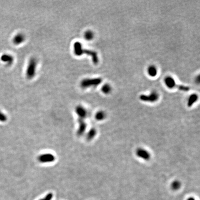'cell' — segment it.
<instances>
[{"label":"cell","mask_w":200,"mask_h":200,"mask_svg":"<svg viewBox=\"0 0 200 200\" xmlns=\"http://www.w3.org/2000/svg\"><path fill=\"white\" fill-rule=\"evenodd\" d=\"M73 51L76 56L80 57L83 54L90 56L92 60L95 64H97L99 62V57L96 51L88 49H84L82 45L80 42H76L73 45Z\"/></svg>","instance_id":"1"},{"label":"cell","mask_w":200,"mask_h":200,"mask_svg":"<svg viewBox=\"0 0 200 200\" xmlns=\"http://www.w3.org/2000/svg\"><path fill=\"white\" fill-rule=\"evenodd\" d=\"M7 120V116L4 114L3 113V112L0 111V122H4Z\"/></svg>","instance_id":"18"},{"label":"cell","mask_w":200,"mask_h":200,"mask_svg":"<svg viewBox=\"0 0 200 200\" xmlns=\"http://www.w3.org/2000/svg\"><path fill=\"white\" fill-rule=\"evenodd\" d=\"M178 89L180 91H189V88L187 86H183L182 85H178Z\"/></svg>","instance_id":"19"},{"label":"cell","mask_w":200,"mask_h":200,"mask_svg":"<svg viewBox=\"0 0 200 200\" xmlns=\"http://www.w3.org/2000/svg\"><path fill=\"white\" fill-rule=\"evenodd\" d=\"M102 82L101 78H87L83 79L80 82V87L82 89L97 87Z\"/></svg>","instance_id":"3"},{"label":"cell","mask_w":200,"mask_h":200,"mask_svg":"<svg viewBox=\"0 0 200 200\" xmlns=\"http://www.w3.org/2000/svg\"><path fill=\"white\" fill-rule=\"evenodd\" d=\"M75 112L78 116V120H84L88 116V111L85 107L82 105H78L75 108Z\"/></svg>","instance_id":"6"},{"label":"cell","mask_w":200,"mask_h":200,"mask_svg":"<svg viewBox=\"0 0 200 200\" xmlns=\"http://www.w3.org/2000/svg\"><path fill=\"white\" fill-rule=\"evenodd\" d=\"M148 74L152 77H154L157 74V69L154 66H150L147 69Z\"/></svg>","instance_id":"15"},{"label":"cell","mask_w":200,"mask_h":200,"mask_svg":"<svg viewBox=\"0 0 200 200\" xmlns=\"http://www.w3.org/2000/svg\"><path fill=\"white\" fill-rule=\"evenodd\" d=\"M97 133V131L94 128H92L89 131L87 134V141H91L92 139H94L95 137L96 136Z\"/></svg>","instance_id":"12"},{"label":"cell","mask_w":200,"mask_h":200,"mask_svg":"<svg viewBox=\"0 0 200 200\" xmlns=\"http://www.w3.org/2000/svg\"><path fill=\"white\" fill-rule=\"evenodd\" d=\"M158 98H159V95L156 92H153L149 95H141L139 97V99L141 100L142 101L150 102V103L155 102L158 100Z\"/></svg>","instance_id":"4"},{"label":"cell","mask_w":200,"mask_h":200,"mask_svg":"<svg viewBox=\"0 0 200 200\" xmlns=\"http://www.w3.org/2000/svg\"><path fill=\"white\" fill-rule=\"evenodd\" d=\"M94 33L91 30H87L84 33L83 37L85 40L87 41H91L94 38Z\"/></svg>","instance_id":"14"},{"label":"cell","mask_w":200,"mask_h":200,"mask_svg":"<svg viewBox=\"0 0 200 200\" xmlns=\"http://www.w3.org/2000/svg\"><path fill=\"white\" fill-rule=\"evenodd\" d=\"M55 157L53 154L44 153L39 155L38 157V160L41 163H50L55 161Z\"/></svg>","instance_id":"5"},{"label":"cell","mask_w":200,"mask_h":200,"mask_svg":"<svg viewBox=\"0 0 200 200\" xmlns=\"http://www.w3.org/2000/svg\"><path fill=\"white\" fill-rule=\"evenodd\" d=\"M180 182L178 181H175L172 184V187L174 189H176L180 187Z\"/></svg>","instance_id":"20"},{"label":"cell","mask_w":200,"mask_h":200,"mask_svg":"<svg viewBox=\"0 0 200 200\" xmlns=\"http://www.w3.org/2000/svg\"><path fill=\"white\" fill-rule=\"evenodd\" d=\"M106 114L103 111H99L97 112L95 115V119L99 121L103 120L106 117Z\"/></svg>","instance_id":"16"},{"label":"cell","mask_w":200,"mask_h":200,"mask_svg":"<svg viewBox=\"0 0 200 200\" xmlns=\"http://www.w3.org/2000/svg\"><path fill=\"white\" fill-rule=\"evenodd\" d=\"M164 82L166 83V85L168 88L172 89L174 88H178V84H176L173 78H172V76H167L166 78L164 79Z\"/></svg>","instance_id":"9"},{"label":"cell","mask_w":200,"mask_h":200,"mask_svg":"<svg viewBox=\"0 0 200 200\" xmlns=\"http://www.w3.org/2000/svg\"><path fill=\"white\" fill-rule=\"evenodd\" d=\"M38 61L35 57H32L29 60L27 68H26V78L28 79H32L34 78L36 73Z\"/></svg>","instance_id":"2"},{"label":"cell","mask_w":200,"mask_h":200,"mask_svg":"<svg viewBox=\"0 0 200 200\" xmlns=\"http://www.w3.org/2000/svg\"><path fill=\"white\" fill-rule=\"evenodd\" d=\"M25 35L23 33H18L14 37L13 42L14 45H20L25 41Z\"/></svg>","instance_id":"10"},{"label":"cell","mask_w":200,"mask_h":200,"mask_svg":"<svg viewBox=\"0 0 200 200\" xmlns=\"http://www.w3.org/2000/svg\"><path fill=\"white\" fill-rule=\"evenodd\" d=\"M136 155L139 158H142L145 160H149L151 158L150 153L143 148H139L136 150Z\"/></svg>","instance_id":"7"},{"label":"cell","mask_w":200,"mask_h":200,"mask_svg":"<svg viewBox=\"0 0 200 200\" xmlns=\"http://www.w3.org/2000/svg\"><path fill=\"white\" fill-rule=\"evenodd\" d=\"M198 99V97L197 94H194L191 95L189 97L187 105L189 107H191L197 101Z\"/></svg>","instance_id":"13"},{"label":"cell","mask_w":200,"mask_h":200,"mask_svg":"<svg viewBox=\"0 0 200 200\" xmlns=\"http://www.w3.org/2000/svg\"><path fill=\"white\" fill-rule=\"evenodd\" d=\"M101 91L104 94H108L111 91V86L108 84H105L101 88Z\"/></svg>","instance_id":"17"},{"label":"cell","mask_w":200,"mask_h":200,"mask_svg":"<svg viewBox=\"0 0 200 200\" xmlns=\"http://www.w3.org/2000/svg\"><path fill=\"white\" fill-rule=\"evenodd\" d=\"M1 60L3 63H5L7 65H11L14 61V58L12 55L8 54H3L1 57Z\"/></svg>","instance_id":"11"},{"label":"cell","mask_w":200,"mask_h":200,"mask_svg":"<svg viewBox=\"0 0 200 200\" xmlns=\"http://www.w3.org/2000/svg\"><path fill=\"white\" fill-rule=\"evenodd\" d=\"M78 128L77 130L76 134L78 135V136L80 137L83 135L86 131L87 126V124L84 120H78Z\"/></svg>","instance_id":"8"}]
</instances>
